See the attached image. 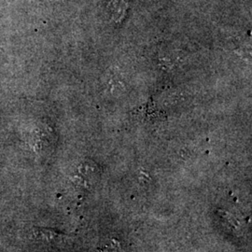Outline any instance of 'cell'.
Masks as SVG:
<instances>
[{
  "instance_id": "2",
  "label": "cell",
  "mask_w": 252,
  "mask_h": 252,
  "mask_svg": "<svg viewBox=\"0 0 252 252\" xmlns=\"http://www.w3.org/2000/svg\"><path fill=\"white\" fill-rule=\"evenodd\" d=\"M121 244L116 239H106L105 243L101 244L100 252H121Z\"/></svg>"
},
{
  "instance_id": "1",
  "label": "cell",
  "mask_w": 252,
  "mask_h": 252,
  "mask_svg": "<svg viewBox=\"0 0 252 252\" xmlns=\"http://www.w3.org/2000/svg\"><path fill=\"white\" fill-rule=\"evenodd\" d=\"M33 236L38 241H43V242H52L59 239L62 234L52 230V229H47V228H40V227H36L33 228Z\"/></svg>"
}]
</instances>
